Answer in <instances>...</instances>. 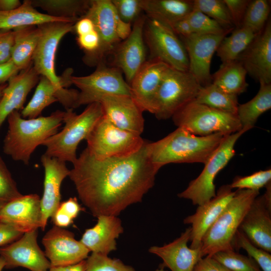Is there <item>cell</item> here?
Wrapping results in <instances>:
<instances>
[{"mask_svg": "<svg viewBox=\"0 0 271 271\" xmlns=\"http://www.w3.org/2000/svg\"><path fill=\"white\" fill-rule=\"evenodd\" d=\"M148 144L126 157L98 159L86 148L77 157L68 177L94 216H117L153 187L159 169L150 159Z\"/></svg>", "mask_w": 271, "mask_h": 271, "instance_id": "6da1fadb", "label": "cell"}, {"mask_svg": "<svg viewBox=\"0 0 271 271\" xmlns=\"http://www.w3.org/2000/svg\"><path fill=\"white\" fill-rule=\"evenodd\" d=\"M228 134L198 136L178 127L165 138L148 144L152 163L158 169L170 163L205 164Z\"/></svg>", "mask_w": 271, "mask_h": 271, "instance_id": "7a4b0ae2", "label": "cell"}, {"mask_svg": "<svg viewBox=\"0 0 271 271\" xmlns=\"http://www.w3.org/2000/svg\"><path fill=\"white\" fill-rule=\"evenodd\" d=\"M64 115V111L58 110L49 116L25 118L19 111L12 112L7 118L4 152L15 161L29 164L36 149L58 131Z\"/></svg>", "mask_w": 271, "mask_h": 271, "instance_id": "3957f363", "label": "cell"}, {"mask_svg": "<svg viewBox=\"0 0 271 271\" xmlns=\"http://www.w3.org/2000/svg\"><path fill=\"white\" fill-rule=\"evenodd\" d=\"M74 24L56 22L38 26L41 35L32 58L34 68L39 75L46 77L55 86L58 91V102L66 110L74 108L78 91L67 88L72 84V69L67 70L62 76L57 75L55 58L60 41L65 35L74 30Z\"/></svg>", "mask_w": 271, "mask_h": 271, "instance_id": "277c9868", "label": "cell"}, {"mask_svg": "<svg viewBox=\"0 0 271 271\" xmlns=\"http://www.w3.org/2000/svg\"><path fill=\"white\" fill-rule=\"evenodd\" d=\"M103 115L102 108L99 102L88 104L83 111L78 114L72 109L66 110L63 129L42 144L46 148L44 154L73 164L77 159L76 151L78 145L82 140L86 139Z\"/></svg>", "mask_w": 271, "mask_h": 271, "instance_id": "5b68a950", "label": "cell"}, {"mask_svg": "<svg viewBox=\"0 0 271 271\" xmlns=\"http://www.w3.org/2000/svg\"><path fill=\"white\" fill-rule=\"evenodd\" d=\"M259 191L237 189L214 223L203 236L202 257L223 250H234L233 241L241 223Z\"/></svg>", "mask_w": 271, "mask_h": 271, "instance_id": "8992f818", "label": "cell"}, {"mask_svg": "<svg viewBox=\"0 0 271 271\" xmlns=\"http://www.w3.org/2000/svg\"><path fill=\"white\" fill-rule=\"evenodd\" d=\"M178 127L198 136L216 133L230 134L242 128L236 114L225 112L196 102H190L172 117Z\"/></svg>", "mask_w": 271, "mask_h": 271, "instance_id": "52a82bcc", "label": "cell"}, {"mask_svg": "<svg viewBox=\"0 0 271 271\" xmlns=\"http://www.w3.org/2000/svg\"><path fill=\"white\" fill-rule=\"evenodd\" d=\"M202 86L189 71L170 67L156 94L151 113L157 119H169L182 107L195 99Z\"/></svg>", "mask_w": 271, "mask_h": 271, "instance_id": "ba28073f", "label": "cell"}, {"mask_svg": "<svg viewBox=\"0 0 271 271\" xmlns=\"http://www.w3.org/2000/svg\"><path fill=\"white\" fill-rule=\"evenodd\" d=\"M85 140L86 148L98 159L130 156L138 152L146 142L141 135L116 126L104 115Z\"/></svg>", "mask_w": 271, "mask_h": 271, "instance_id": "9c48e42d", "label": "cell"}, {"mask_svg": "<svg viewBox=\"0 0 271 271\" xmlns=\"http://www.w3.org/2000/svg\"><path fill=\"white\" fill-rule=\"evenodd\" d=\"M248 130L226 135L206 162L200 175L192 180L186 189L178 194L181 198L190 200L194 205H200L215 197L214 180L235 155L234 146L238 139Z\"/></svg>", "mask_w": 271, "mask_h": 271, "instance_id": "30bf717a", "label": "cell"}, {"mask_svg": "<svg viewBox=\"0 0 271 271\" xmlns=\"http://www.w3.org/2000/svg\"><path fill=\"white\" fill-rule=\"evenodd\" d=\"M70 80L72 84L79 89L75 108L98 102L106 95H130L129 85L123 78L121 70L114 66H107L105 62L98 64L91 74L83 76H72Z\"/></svg>", "mask_w": 271, "mask_h": 271, "instance_id": "8fae6325", "label": "cell"}, {"mask_svg": "<svg viewBox=\"0 0 271 271\" xmlns=\"http://www.w3.org/2000/svg\"><path fill=\"white\" fill-rule=\"evenodd\" d=\"M144 37L150 51L149 59L158 60L171 68L188 71L186 49L180 37L169 26L147 18Z\"/></svg>", "mask_w": 271, "mask_h": 271, "instance_id": "7c38bea8", "label": "cell"}, {"mask_svg": "<svg viewBox=\"0 0 271 271\" xmlns=\"http://www.w3.org/2000/svg\"><path fill=\"white\" fill-rule=\"evenodd\" d=\"M83 17L92 21L100 40L97 50L93 53L85 54L83 60L88 66H97L105 62L106 57L111 54L122 41L117 31L120 19L111 0H90L89 7Z\"/></svg>", "mask_w": 271, "mask_h": 271, "instance_id": "4fadbf2b", "label": "cell"}, {"mask_svg": "<svg viewBox=\"0 0 271 271\" xmlns=\"http://www.w3.org/2000/svg\"><path fill=\"white\" fill-rule=\"evenodd\" d=\"M229 33L219 35L191 34L179 36L186 49L189 70L202 86L212 83L210 64L214 53Z\"/></svg>", "mask_w": 271, "mask_h": 271, "instance_id": "5bb4252c", "label": "cell"}, {"mask_svg": "<svg viewBox=\"0 0 271 271\" xmlns=\"http://www.w3.org/2000/svg\"><path fill=\"white\" fill-rule=\"evenodd\" d=\"M147 17L141 15L133 23L129 36L121 41L112 54V66L121 70L129 84L146 60L144 30Z\"/></svg>", "mask_w": 271, "mask_h": 271, "instance_id": "9a60e30c", "label": "cell"}, {"mask_svg": "<svg viewBox=\"0 0 271 271\" xmlns=\"http://www.w3.org/2000/svg\"><path fill=\"white\" fill-rule=\"evenodd\" d=\"M42 242L51 266L75 264L85 260L90 252L72 232L55 225L45 234Z\"/></svg>", "mask_w": 271, "mask_h": 271, "instance_id": "2e32d148", "label": "cell"}, {"mask_svg": "<svg viewBox=\"0 0 271 271\" xmlns=\"http://www.w3.org/2000/svg\"><path fill=\"white\" fill-rule=\"evenodd\" d=\"M37 230L26 232L18 239L0 247L6 269L23 267L31 271H48L49 260L37 243Z\"/></svg>", "mask_w": 271, "mask_h": 271, "instance_id": "e0dca14e", "label": "cell"}, {"mask_svg": "<svg viewBox=\"0 0 271 271\" xmlns=\"http://www.w3.org/2000/svg\"><path fill=\"white\" fill-rule=\"evenodd\" d=\"M235 193L230 184L221 186L215 197L198 205L195 212L184 219V223L191 225L190 247L199 248L203 236L214 223L231 200Z\"/></svg>", "mask_w": 271, "mask_h": 271, "instance_id": "ac0fdd59", "label": "cell"}, {"mask_svg": "<svg viewBox=\"0 0 271 271\" xmlns=\"http://www.w3.org/2000/svg\"><path fill=\"white\" fill-rule=\"evenodd\" d=\"M253 78L271 83V23L268 20L247 48L236 59Z\"/></svg>", "mask_w": 271, "mask_h": 271, "instance_id": "d6986e66", "label": "cell"}, {"mask_svg": "<svg viewBox=\"0 0 271 271\" xmlns=\"http://www.w3.org/2000/svg\"><path fill=\"white\" fill-rule=\"evenodd\" d=\"M103 115L116 126L139 135L144 131V112L130 95H109L101 97Z\"/></svg>", "mask_w": 271, "mask_h": 271, "instance_id": "ffe728a7", "label": "cell"}, {"mask_svg": "<svg viewBox=\"0 0 271 271\" xmlns=\"http://www.w3.org/2000/svg\"><path fill=\"white\" fill-rule=\"evenodd\" d=\"M170 67L161 61L149 59L129 84L130 96L143 111L152 112L156 94Z\"/></svg>", "mask_w": 271, "mask_h": 271, "instance_id": "44dd1931", "label": "cell"}, {"mask_svg": "<svg viewBox=\"0 0 271 271\" xmlns=\"http://www.w3.org/2000/svg\"><path fill=\"white\" fill-rule=\"evenodd\" d=\"M41 199L36 194L23 195L10 202L0 210V222L25 233L41 228Z\"/></svg>", "mask_w": 271, "mask_h": 271, "instance_id": "7402d4cb", "label": "cell"}, {"mask_svg": "<svg viewBox=\"0 0 271 271\" xmlns=\"http://www.w3.org/2000/svg\"><path fill=\"white\" fill-rule=\"evenodd\" d=\"M41 162L44 169V190L41 199L42 222L41 228L44 230L48 219L51 217L60 203V188L65 178L69 176L70 170L66 162L42 155Z\"/></svg>", "mask_w": 271, "mask_h": 271, "instance_id": "603a6c76", "label": "cell"}, {"mask_svg": "<svg viewBox=\"0 0 271 271\" xmlns=\"http://www.w3.org/2000/svg\"><path fill=\"white\" fill-rule=\"evenodd\" d=\"M191 229L188 227L172 242L161 246L151 247L149 251L163 260L159 267L169 268L171 271H192L202 257L200 248L193 249L188 246Z\"/></svg>", "mask_w": 271, "mask_h": 271, "instance_id": "cb8c5ba5", "label": "cell"}, {"mask_svg": "<svg viewBox=\"0 0 271 271\" xmlns=\"http://www.w3.org/2000/svg\"><path fill=\"white\" fill-rule=\"evenodd\" d=\"M39 80L32 63L9 79L0 99V128L12 112L24 108L28 95Z\"/></svg>", "mask_w": 271, "mask_h": 271, "instance_id": "d4e9b609", "label": "cell"}, {"mask_svg": "<svg viewBox=\"0 0 271 271\" xmlns=\"http://www.w3.org/2000/svg\"><path fill=\"white\" fill-rule=\"evenodd\" d=\"M239 229L255 245L271 252V210L263 195L254 199Z\"/></svg>", "mask_w": 271, "mask_h": 271, "instance_id": "484cf974", "label": "cell"}, {"mask_svg": "<svg viewBox=\"0 0 271 271\" xmlns=\"http://www.w3.org/2000/svg\"><path fill=\"white\" fill-rule=\"evenodd\" d=\"M123 231L117 216L101 215L94 226L85 230L80 241L90 252L108 255L116 249V240Z\"/></svg>", "mask_w": 271, "mask_h": 271, "instance_id": "4316f807", "label": "cell"}, {"mask_svg": "<svg viewBox=\"0 0 271 271\" xmlns=\"http://www.w3.org/2000/svg\"><path fill=\"white\" fill-rule=\"evenodd\" d=\"M78 20L57 18L40 13L33 7L31 0H25L19 7L14 10L0 11V30H13L21 27L56 22L75 23Z\"/></svg>", "mask_w": 271, "mask_h": 271, "instance_id": "83f0119b", "label": "cell"}, {"mask_svg": "<svg viewBox=\"0 0 271 271\" xmlns=\"http://www.w3.org/2000/svg\"><path fill=\"white\" fill-rule=\"evenodd\" d=\"M143 11L148 18L168 26L186 18L193 10L190 0H143Z\"/></svg>", "mask_w": 271, "mask_h": 271, "instance_id": "f1b7e54d", "label": "cell"}, {"mask_svg": "<svg viewBox=\"0 0 271 271\" xmlns=\"http://www.w3.org/2000/svg\"><path fill=\"white\" fill-rule=\"evenodd\" d=\"M13 30L14 43L11 60L21 71L32 63L41 32L38 26L21 27Z\"/></svg>", "mask_w": 271, "mask_h": 271, "instance_id": "f546056e", "label": "cell"}, {"mask_svg": "<svg viewBox=\"0 0 271 271\" xmlns=\"http://www.w3.org/2000/svg\"><path fill=\"white\" fill-rule=\"evenodd\" d=\"M246 74L242 63L236 60L222 63L220 68L212 75V83L228 93L238 95L247 89Z\"/></svg>", "mask_w": 271, "mask_h": 271, "instance_id": "4dcf8cb0", "label": "cell"}, {"mask_svg": "<svg viewBox=\"0 0 271 271\" xmlns=\"http://www.w3.org/2000/svg\"><path fill=\"white\" fill-rule=\"evenodd\" d=\"M259 83L256 95L249 101L238 106L237 116L242 128H252L259 116L271 108V83Z\"/></svg>", "mask_w": 271, "mask_h": 271, "instance_id": "1f68e13d", "label": "cell"}, {"mask_svg": "<svg viewBox=\"0 0 271 271\" xmlns=\"http://www.w3.org/2000/svg\"><path fill=\"white\" fill-rule=\"evenodd\" d=\"M231 33L223 38L216 51L222 64L236 60L258 34L245 27L235 28Z\"/></svg>", "mask_w": 271, "mask_h": 271, "instance_id": "d6a6232c", "label": "cell"}, {"mask_svg": "<svg viewBox=\"0 0 271 271\" xmlns=\"http://www.w3.org/2000/svg\"><path fill=\"white\" fill-rule=\"evenodd\" d=\"M58 91L53 84L46 77L41 76L31 99L21 110V116L25 118L39 117L46 107L58 101Z\"/></svg>", "mask_w": 271, "mask_h": 271, "instance_id": "836d02e7", "label": "cell"}, {"mask_svg": "<svg viewBox=\"0 0 271 271\" xmlns=\"http://www.w3.org/2000/svg\"><path fill=\"white\" fill-rule=\"evenodd\" d=\"M34 8L39 7L47 14L57 18L79 19L84 16L89 0H31Z\"/></svg>", "mask_w": 271, "mask_h": 271, "instance_id": "e575fe53", "label": "cell"}, {"mask_svg": "<svg viewBox=\"0 0 271 271\" xmlns=\"http://www.w3.org/2000/svg\"><path fill=\"white\" fill-rule=\"evenodd\" d=\"M195 100L211 108L237 115V95L228 93L212 83L202 86Z\"/></svg>", "mask_w": 271, "mask_h": 271, "instance_id": "d590c367", "label": "cell"}, {"mask_svg": "<svg viewBox=\"0 0 271 271\" xmlns=\"http://www.w3.org/2000/svg\"><path fill=\"white\" fill-rule=\"evenodd\" d=\"M270 10V3L268 1H250L242 27L248 28L255 34H258L263 30L268 20Z\"/></svg>", "mask_w": 271, "mask_h": 271, "instance_id": "8d00e7d4", "label": "cell"}, {"mask_svg": "<svg viewBox=\"0 0 271 271\" xmlns=\"http://www.w3.org/2000/svg\"><path fill=\"white\" fill-rule=\"evenodd\" d=\"M193 9L212 19L222 27L234 29L231 16L223 0H193Z\"/></svg>", "mask_w": 271, "mask_h": 271, "instance_id": "74e56055", "label": "cell"}, {"mask_svg": "<svg viewBox=\"0 0 271 271\" xmlns=\"http://www.w3.org/2000/svg\"><path fill=\"white\" fill-rule=\"evenodd\" d=\"M211 256L230 271H262L251 257L241 254L234 250L220 251Z\"/></svg>", "mask_w": 271, "mask_h": 271, "instance_id": "f35d334b", "label": "cell"}, {"mask_svg": "<svg viewBox=\"0 0 271 271\" xmlns=\"http://www.w3.org/2000/svg\"><path fill=\"white\" fill-rule=\"evenodd\" d=\"M234 249L242 248L245 250L259 265L262 271H271L270 253L256 246L240 230L236 232L233 241Z\"/></svg>", "mask_w": 271, "mask_h": 271, "instance_id": "ab89813d", "label": "cell"}, {"mask_svg": "<svg viewBox=\"0 0 271 271\" xmlns=\"http://www.w3.org/2000/svg\"><path fill=\"white\" fill-rule=\"evenodd\" d=\"M186 19L194 34L219 35L226 33H230L235 29H225L207 15L194 9Z\"/></svg>", "mask_w": 271, "mask_h": 271, "instance_id": "60d3db41", "label": "cell"}, {"mask_svg": "<svg viewBox=\"0 0 271 271\" xmlns=\"http://www.w3.org/2000/svg\"><path fill=\"white\" fill-rule=\"evenodd\" d=\"M85 271H136L134 268L120 260L112 259L108 255L92 252L85 259Z\"/></svg>", "mask_w": 271, "mask_h": 271, "instance_id": "b9f144b4", "label": "cell"}, {"mask_svg": "<svg viewBox=\"0 0 271 271\" xmlns=\"http://www.w3.org/2000/svg\"><path fill=\"white\" fill-rule=\"evenodd\" d=\"M83 209L76 197H70L60 202L52 216V220L55 226L66 227L70 225L80 211Z\"/></svg>", "mask_w": 271, "mask_h": 271, "instance_id": "7bdbcfd3", "label": "cell"}, {"mask_svg": "<svg viewBox=\"0 0 271 271\" xmlns=\"http://www.w3.org/2000/svg\"><path fill=\"white\" fill-rule=\"evenodd\" d=\"M22 195L10 171L0 156V210L10 202Z\"/></svg>", "mask_w": 271, "mask_h": 271, "instance_id": "ee69618b", "label": "cell"}, {"mask_svg": "<svg viewBox=\"0 0 271 271\" xmlns=\"http://www.w3.org/2000/svg\"><path fill=\"white\" fill-rule=\"evenodd\" d=\"M271 181L270 168L256 172L246 176H236L230 186L232 189L259 191Z\"/></svg>", "mask_w": 271, "mask_h": 271, "instance_id": "f6af8a7d", "label": "cell"}, {"mask_svg": "<svg viewBox=\"0 0 271 271\" xmlns=\"http://www.w3.org/2000/svg\"><path fill=\"white\" fill-rule=\"evenodd\" d=\"M119 19L132 24L143 11V0H111Z\"/></svg>", "mask_w": 271, "mask_h": 271, "instance_id": "bcb514c9", "label": "cell"}, {"mask_svg": "<svg viewBox=\"0 0 271 271\" xmlns=\"http://www.w3.org/2000/svg\"><path fill=\"white\" fill-rule=\"evenodd\" d=\"M250 0H223L229 11L235 28L242 27Z\"/></svg>", "mask_w": 271, "mask_h": 271, "instance_id": "7dc6e473", "label": "cell"}, {"mask_svg": "<svg viewBox=\"0 0 271 271\" xmlns=\"http://www.w3.org/2000/svg\"><path fill=\"white\" fill-rule=\"evenodd\" d=\"M14 43V30H0V65L11 59Z\"/></svg>", "mask_w": 271, "mask_h": 271, "instance_id": "c3c4849f", "label": "cell"}, {"mask_svg": "<svg viewBox=\"0 0 271 271\" xmlns=\"http://www.w3.org/2000/svg\"><path fill=\"white\" fill-rule=\"evenodd\" d=\"M76 40L79 46L85 54L94 52L99 45V37L95 30L88 34L78 36Z\"/></svg>", "mask_w": 271, "mask_h": 271, "instance_id": "681fc988", "label": "cell"}, {"mask_svg": "<svg viewBox=\"0 0 271 271\" xmlns=\"http://www.w3.org/2000/svg\"><path fill=\"white\" fill-rule=\"evenodd\" d=\"M192 271H230L212 256H205L200 258Z\"/></svg>", "mask_w": 271, "mask_h": 271, "instance_id": "f907efd6", "label": "cell"}, {"mask_svg": "<svg viewBox=\"0 0 271 271\" xmlns=\"http://www.w3.org/2000/svg\"><path fill=\"white\" fill-rule=\"evenodd\" d=\"M23 234L12 226L0 222V247L14 242L20 238Z\"/></svg>", "mask_w": 271, "mask_h": 271, "instance_id": "816d5d0a", "label": "cell"}, {"mask_svg": "<svg viewBox=\"0 0 271 271\" xmlns=\"http://www.w3.org/2000/svg\"><path fill=\"white\" fill-rule=\"evenodd\" d=\"M20 71V70L11 60L4 64L0 65V85L6 83L10 78Z\"/></svg>", "mask_w": 271, "mask_h": 271, "instance_id": "f5cc1de1", "label": "cell"}, {"mask_svg": "<svg viewBox=\"0 0 271 271\" xmlns=\"http://www.w3.org/2000/svg\"><path fill=\"white\" fill-rule=\"evenodd\" d=\"M95 30L92 21L88 18L82 17L78 19L74 26V31L78 36L88 34Z\"/></svg>", "mask_w": 271, "mask_h": 271, "instance_id": "db71d44e", "label": "cell"}, {"mask_svg": "<svg viewBox=\"0 0 271 271\" xmlns=\"http://www.w3.org/2000/svg\"><path fill=\"white\" fill-rule=\"evenodd\" d=\"M170 27L179 36H184L193 34L192 30L186 18L180 20Z\"/></svg>", "mask_w": 271, "mask_h": 271, "instance_id": "11a10c76", "label": "cell"}, {"mask_svg": "<svg viewBox=\"0 0 271 271\" xmlns=\"http://www.w3.org/2000/svg\"><path fill=\"white\" fill-rule=\"evenodd\" d=\"M86 261L84 260L75 264L64 266H51L48 271H85Z\"/></svg>", "mask_w": 271, "mask_h": 271, "instance_id": "9f6ffc18", "label": "cell"}, {"mask_svg": "<svg viewBox=\"0 0 271 271\" xmlns=\"http://www.w3.org/2000/svg\"><path fill=\"white\" fill-rule=\"evenodd\" d=\"M21 4L19 0H0V11H12L19 7Z\"/></svg>", "mask_w": 271, "mask_h": 271, "instance_id": "6f0895ef", "label": "cell"}, {"mask_svg": "<svg viewBox=\"0 0 271 271\" xmlns=\"http://www.w3.org/2000/svg\"><path fill=\"white\" fill-rule=\"evenodd\" d=\"M5 267V261L3 257L0 256V271H2Z\"/></svg>", "mask_w": 271, "mask_h": 271, "instance_id": "680465c9", "label": "cell"}, {"mask_svg": "<svg viewBox=\"0 0 271 271\" xmlns=\"http://www.w3.org/2000/svg\"><path fill=\"white\" fill-rule=\"evenodd\" d=\"M7 85V83H5L4 84L0 85V99L3 94L4 89L6 87Z\"/></svg>", "mask_w": 271, "mask_h": 271, "instance_id": "91938a15", "label": "cell"}, {"mask_svg": "<svg viewBox=\"0 0 271 271\" xmlns=\"http://www.w3.org/2000/svg\"><path fill=\"white\" fill-rule=\"evenodd\" d=\"M156 271H167L165 270L164 268H159V269H157Z\"/></svg>", "mask_w": 271, "mask_h": 271, "instance_id": "94428289", "label": "cell"}]
</instances>
